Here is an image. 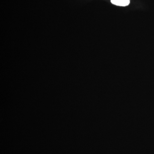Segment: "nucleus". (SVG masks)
<instances>
[{"mask_svg":"<svg viewBox=\"0 0 154 154\" xmlns=\"http://www.w3.org/2000/svg\"><path fill=\"white\" fill-rule=\"evenodd\" d=\"M130 0H111V2L115 5L125 7L130 4Z\"/></svg>","mask_w":154,"mask_h":154,"instance_id":"obj_1","label":"nucleus"}]
</instances>
